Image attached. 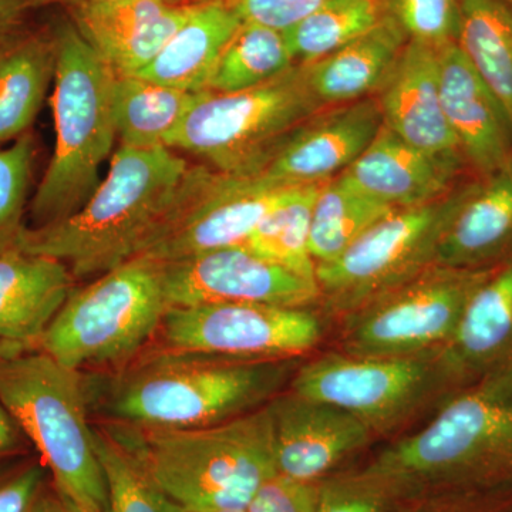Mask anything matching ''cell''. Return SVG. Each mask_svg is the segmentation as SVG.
Here are the masks:
<instances>
[{
    "mask_svg": "<svg viewBox=\"0 0 512 512\" xmlns=\"http://www.w3.org/2000/svg\"><path fill=\"white\" fill-rule=\"evenodd\" d=\"M301 363V357L242 362L157 346L120 369L82 375L89 412L103 423L197 429L261 409L284 392Z\"/></svg>",
    "mask_w": 512,
    "mask_h": 512,
    "instance_id": "1",
    "label": "cell"
},
{
    "mask_svg": "<svg viewBox=\"0 0 512 512\" xmlns=\"http://www.w3.org/2000/svg\"><path fill=\"white\" fill-rule=\"evenodd\" d=\"M187 161L171 148H126L72 217L28 228L19 251L63 262L74 279L97 278L134 258L171 211Z\"/></svg>",
    "mask_w": 512,
    "mask_h": 512,
    "instance_id": "2",
    "label": "cell"
},
{
    "mask_svg": "<svg viewBox=\"0 0 512 512\" xmlns=\"http://www.w3.org/2000/svg\"><path fill=\"white\" fill-rule=\"evenodd\" d=\"M265 406L197 429L99 424L180 510H247L261 485L278 474Z\"/></svg>",
    "mask_w": 512,
    "mask_h": 512,
    "instance_id": "3",
    "label": "cell"
},
{
    "mask_svg": "<svg viewBox=\"0 0 512 512\" xmlns=\"http://www.w3.org/2000/svg\"><path fill=\"white\" fill-rule=\"evenodd\" d=\"M369 466L416 500L512 487V369L448 397L430 423Z\"/></svg>",
    "mask_w": 512,
    "mask_h": 512,
    "instance_id": "4",
    "label": "cell"
},
{
    "mask_svg": "<svg viewBox=\"0 0 512 512\" xmlns=\"http://www.w3.org/2000/svg\"><path fill=\"white\" fill-rule=\"evenodd\" d=\"M56 46L52 97L56 144L32 202V227L76 214L101 183L100 168L117 138L111 92L116 74L70 22L53 30Z\"/></svg>",
    "mask_w": 512,
    "mask_h": 512,
    "instance_id": "5",
    "label": "cell"
},
{
    "mask_svg": "<svg viewBox=\"0 0 512 512\" xmlns=\"http://www.w3.org/2000/svg\"><path fill=\"white\" fill-rule=\"evenodd\" d=\"M0 404L36 447L53 487L84 510L107 512L82 372L39 349L2 356Z\"/></svg>",
    "mask_w": 512,
    "mask_h": 512,
    "instance_id": "6",
    "label": "cell"
},
{
    "mask_svg": "<svg viewBox=\"0 0 512 512\" xmlns=\"http://www.w3.org/2000/svg\"><path fill=\"white\" fill-rule=\"evenodd\" d=\"M168 309L160 262L136 256L74 288L37 349L77 372L120 369L156 339Z\"/></svg>",
    "mask_w": 512,
    "mask_h": 512,
    "instance_id": "7",
    "label": "cell"
},
{
    "mask_svg": "<svg viewBox=\"0 0 512 512\" xmlns=\"http://www.w3.org/2000/svg\"><path fill=\"white\" fill-rule=\"evenodd\" d=\"M323 109L305 67L295 64L242 92H201L167 147L201 157L220 173L251 177Z\"/></svg>",
    "mask_w": 512,
    "mask_h": 512,
    "instance_id": "8",
    "label": "cell"
},
{
    "mask_svg": "<svg viewBox=\"0 0 512 512\" xmlns=\"http://www.w3.org/2000/svg\"><path fill=\"white\" fill-rule=\"evenodd\" d=\"M289 387L352 413L375 436L399 429L431 404L446 402L458 392L443 346L406 356L330 352L301 363Z\"/></svg>",
    "mask_w": 512,
    "mask_h": 512,
    "instance_id": "9",
    "label": "cell"
},
{
    "mask_svg": "<svg viewBox=\"0 0 512 512\" xmlns=\"http://www.w3.org/2000/svg\"><path fill=\"white\" fill-rule=\"evenodd\" d=\"M471 181L429 204L394 208L338 258L316 265L323 312L343 318L436 264L441 238Z\"/></svg>",
    "mask_w": 512,
    "mask_h": 512,
    "instance_id": "10",
    "label": "cell"
},
{
    "mask_svg": "<svg viewBox=\"0 0 512 512\" xmlns=\"http://www.w3.org/2000/svg\"><path fill=\"white\" fill-rule=\"evenodd\" d=\"M491 271L429 266L406 284L340 318V352L406 356L447 345L468 301Z\"/></svg>",
    "mask_w": 512,
    "mask_h": 512,
    "instance_id": "11",
    "label": "cell"
},
{
    "mask_svg": "<svg viewBox=\"0 0 512 512\" xmlns=\"http://www.w3.org/2000/svg\"><path fill=\"white\" fill-rule=\"evenodd\" d=\"M293 187L190 165L173 208L136 256L171 262L245 245L259 222Z\"/></svg>",
    "mask_w": 512,
    "mask_h": 512,
    "instance_id": "12",
    "label": "cell"
},
{
    "mask_svg": "<svg viewBox=\"0 0 512 512\" xmlns=\"http://www.w3.org/2000/svg\"><path fill=\"white\" fill-rule=\"evenodd\" d=\"M323 330L312 308L205 303L168 309L156 338L165 349L262 362L302 357L319 345Z\"/></svg>",
    "mask_w": 512,
    "mask_h": 512,
    "instance_id": "13",
    "label": "cell"
},
{
    "mask_svg": "<svg viewBox=\"0 0 512 512\" xmlns=\"http://www.w3.org/2000/svg\"><path fill=\"white\" fill-rule=\"evenodd\" d=\"M170 308L205 303H265L285 308L319 305L313 279L234 245L160 262Z\"/></svg>",
    "mask_w": 512,
    "mask_h": 512,
    "instance_id": "14",
    "label": "cell"
},
{
    "mask_svg": "<svg viewBox=\"0 0 512 512\" xmlns=\"http://www.w3.org/2000/svg\"><path fill=\"white\" fill-rule=\"evenodd\" d=\"M265 407L276 473L291 480L320 483L375 437L352 413L291 389L276 394Z\"/></svg>",
    "mask_w": 512,
    "mask_h": 512,
    "instance_id": "15",
    "label": "cell"
},
{
    "mask_svg": "<svg viewBox=\"0 0 512 512\" xmlns=\"http://www.w3.org/2000/svg\"><path fill=\"white\" fill-rule=\"evenodd\" d=\"M382 127L376 96L326 107L302 124L251 177L284 187L325 183L345 173Z\"/></svg>",
    "mask_w": 512,
    "mask_h": 512,
    "instance_id": "16",
    "label": "cell"
},
{
    "mask_svg": "<svg viewBox=\"0 0 512 512\" xmlns=\"http://www.w3.org/2000/svg\"><path fill=\"white\" fill-rule=\"evenodd\" d=\"M444 114L467 167L477 178L512 164V117L457 43L440 49Z\"/></svg>",
    "mask_w": 512,
    "mask_h": 512,
    "instance_id": "17",
    "label": "cell"
},
{
    "mask_svg": "<svg viewBox=\"0 0 512 512\" xmlns=\"http://www.w3.org/2000/svg\"><path fill=\"white\" fill-rule=\"evenodd\" d=\"M195 5H171L167 0H110L69 10L73 25L111 72L133 76L156 59L190 18Z\"/></svg>",
    "mask_w": 512,
    "mask_h": 512,
    "instance_id": "18",
    "label": "cell"
},
{
    "mask_svg": "<svg viewBox=\"0 0 512 512\" xmlns=\"http://www.w3.org/2000/svg\"><path fill=\"white\" fill-rule=\"evenodd\" d=\"M467 167L461 156L430 153L380 128L375 140L340 177L392 208L429 204L458 184Z\"/></svg>",
    "mask_w": 512,
    "mask_h": 512,
    "instance_id": "19",
    "label": "cell"
},
{
    "mask_svg": "<svg viewBox=\"0 0 512 512\" xmlns=\"http://www.w3.org/2000/svg\"><path fill=\"white\" fill-rule=\"evenodd\" d=\"M376 99L387 130L421 150L461 156L441 101L440 49L409 40Z\"/></svg>",
    "mask_w": 512,
    "mask_h": 512,
    "instance_id": "20",
    "label": "cell"
},
{
    "mask_svg": "<svg viewBox=\"0 0 512 512\" xmlns=\"http://www.w3.org/2000/svg\"><path fill=\"white\" fill-rule=\"evenodd\" d=\"M443 353L458 392L512 369V261L478 286Z\"/></svg>",
    "mask_w": 512,
    "mask_h": 512,
    "instance_id": "21",
    "label": "cell"
},
{
    "mask_svg": "<svg viewBox=\"0 0 512 512\" xmlns=\"http://www.w3.org/2000/svg\"><path fill=\"white\" fill-rule=\"evenodd\" d=\"M512 261V164L471 181L470 191L450 221L436 264L494 269Z\"/></svg>",
    "mask_w": 512,
    "mask_h": 512,
    "instance_id": "22",
    "label": "cell"
},
{
    "mask_svg": "<svg viewBox=\"0 0 512 512\" xmlns=\"http://www.w3.org/2000/svg\"><path fill=\"white\" fill-rule=\"evenodd\" d=\"M73 289L72 272L57 259L22 251L0 255V342L37 349Z\"/></svg>",
    "mask_w": 512,
    "mask_h": 512,
    "instance_id": "23",
    "label": "cell"
},
{
    "mask_svg": "<svg viewBox=\"0 0 512 512\" xmlns=\"http://www.w3.org/2000/svg\"><path fill=\"white\" fill-rule=\"evenodd\" d=\"M409 39L389 16L336 52L305 67L315 96L325 107L376 96Z\"/></svg>",
    "mask_w": 512,
    "mask_h": 512,
    "instance_id": "24",
    "label": "cell"
},
{
    "mask_svg": "<svg viewBox=\"0 0 512 512\" xmlns=\"http://www.w3.org/2000/svg\"><path fill=\"white\" fill-rule=\"evenodd\" d=\"M241 23L225 0L197 3L156 59L133 76L188 92H205L222 52Z\"/></svg>",
    "mask_w": 512,
    "mask_h": 512,
    "instance_id": "25",
    "label": "cell"
},
{
    "mask_svg": "<svg viewBox=\"0 0 512 512\" xmlns=\"http://www.w3.org/2000/svg\"><path fill=\"white\" fill-rule=\"evenodd\" d=\"M55 70L53 32H18L0 43V148L29 133Z\"/></svg>",
    "mask_w": 512,
    "mask_h": 512,
    "instance_id": "26",
    "label": "cell"
},
{
    "mask_svg": "<svg viewBox=\"0 0 512 512\" xmlns=\"http://www.w3.org/2000/svg\"><path fill=\"white\" fill-rule=\"evenodd\" d=\"M200 93L138 76H116L111 107L120 147H167Z\"/></svg>",
    "mask_w": 512,
    "mask_h": 512,
    "instance_id": "27",
    "label": "cell"
},
{
    "mask_svg": "<svg viewBox=\"0 0 512 512\" xmlns=\"http://www.w3.org/2000/svg\"><path fill=\"white\" fill-rule=\"evenodd\" d=\"M457 46L512 117V9L504 0H460Z\"/></svg>",
    "mask_w": 512,
    "mask_h": 512,
    "instance_id": "28",
    "label": "cell"
},
{
    "mask_svg": "<svg viewBox=\"0 0 512 512\" xmlns=\"http://www.w3.org/2000/svg\"><path fill=\"white\" fill-rule=\"evenodd\" d=\"M394 208L367 197L345 178L323 183L313 205L309 249L316 265L342 255L375 222Z\"/></svg>",
    "mask_w": 512,
    "mask_h": 512,
    "instance_id": "29",
    "label": "cell"
},
{
    "mask_svg": "<svg viewBox=\"0 0 512 512\" xmlns=\"http://www.w3.org/2000/svg\"><path fill=\"white\" fill-rule=\"evenodd\" d=\"M322 185L293 187L259 222L245 247L261 258L316 281V264L309 249V237L313 205Z\"/></svg>",
    "mask_w": 512,
    "mask_h": 512,
    "instance_id": "30",
    "label": "cell"
},
{
    "mask_svg": "<svg viewBox=\"0 0 512 512\" xmlns=\"http://www.w3.org/2000/svg\"><path fill=\"white\" fill-rule=\"evenodd\" d=\"M295 64L284 33L242 22L222 52L207 90L242 92L275 79Z\"/></svg>",
    "mask_w": 512,
    "mask_h": 512,
    "instance_id": "31",
    "label": "cell"
},
{
    "mask_svg": "<svg viewBox=\"0 0 512 512\" xmlns=\"http://www.w3.org/2000/svg\"><path fill=\"white\" fill-rule=\"evenodd\" d=\"M384 16L382 0H326L284 35L295 63L309 64L365 35Z\"/></svg>",
    "mask_w": 512,
    "mask_h": 512,
    "instance_id": "32",
    "label": "cell"
},
{
    "mask_svg": "<svg viewBox=\"0 0 512 512\" xmlns=\"http://www.w3.org/2000/svg\"><path fill=\"white\" fill-rule=\"evenodd\" d=\"M402 484L367 464L319 483L315 512H412L419 503Z\"/></svg>",
    "mask_w": 512,
    "mask_h": 512,
    "instance_id": "33",
    "label": "cell"
},
{
    "mask_svg": "<svg viewBox=\"0 0 512 512\" xmlns=\"http://www.w3.org/2000/svg\"><path fill=\"white\" fill-rule=\"evenodd\" d=\"M97 456L107 484V512H178L146 476L134 458L107 433L93 424Z\"/></svg>",
    "mask_w": 512,
    "mask_h": 512,
    "instance_id": "34",
    "label": "cell"
},
{
    "mask_svg": "<svg viewBox=\"0 0 512 512\" xmlns=\"http://www.w3.org/2000/svg\"><path fill=\"white\" fill-rule=\"evenodd\" d=\"M36 144L32 134L0 148V255L19 251L25 224Z\"/></svg>",
    "mask_w": 512,
    "mask_h": 512,
    "instance_id": "35",
    "label": "cell"
},
{
    "mask_svg": "<svg viewBox=\"0 0 512 512\" xmlns=\"http://www.w3.org/2000/svg\"><path fill=\"white\" fill-rule=\"evenodd\" d=\"M384 12L407 39L441 47L456 43L460 0H382Z\"/></svg>",
    "mask_w": 512,
    "mask_h": 512,
    "instance_id": "36",
    "label": "cell"
},
{
    "mask_svg": "<svg viewBox=\"0 0 512 512\" xmlns=\"http://www.w3.org/2000/svg\"><path fill=\"white\" fill-rule=\"evenodd\" d=\"M49 481L42 460H0V512H29Z\"/></svg>",
    "mask_w": 512,
    "mask_h": 512,
    "instance_id": "37",
    "label": "cell"
},
{
    "mask_svg": "<svg viewBox=\"0 0 512 512\" xmlns=\"http://www.w3.org/2000/svg\"><path fill=\"white\" fill-rule=\"evenodd\" d=\"M326 0H225L241 22L285 33L312 15Z\"/></svg>",
    "mask_w": 512,
    "mask_h": 512,
    "instance_id": "38",
    "label": "cell"
},
{
    "mask_svg": "<svg viewBox=\"0 0 512 512\" xmlns=\"http://www.w3.org/2000/svg\"><path fill=\"white\" fill-rule=\"evenodd\" d=\"M319 498V483H302L276 476L261 485L247 512H315Z\"/></svg>",
    "mask_w": 512,
    "mask_h": 512,
    "instance_id": "39",
    "label": "cell"
},
{
    "mask_svg": "<svg viewBox=\"0 0 512 512\" xmlns=\"http://www.w3.org/2000/svg\"><path fill=\"white\" fill-rule=\"evenodd\" d=\"M497 493L501 491L430 495L421 498L412 512H512L495 498Z\"/></svg>",
    "mask_w": 512,
    "mask_h": 512,
    "instance_id": "40",
    "label": "cell"
},
{
    "mask_svg": "<svg viewBox=\"0 0 512 512\" xmlns=\"http://www.w3.org/2000/svg\"><path fill=\"white\" fill-rule=\"evenodd\" d=\"M29 10L30 0H0V43L19 32Z\"/></svg>",
    "mask_w": 512,
    "mask_h": 512,
    "instance_id": "41",
    "label": "cell"
},
{
    "mask_svg": "<svg viewBox=\"0 0 512 512\" xmlns=\"http://www.w3.org/2000/svg\"><path fill=\"white\" fill-rule=\"evenodd\" d=\"M25 437L18 423L0 404V460L19 453L25 446Z\"/></svg>",
    "mask_w": 512,
    "mask_h": 512,
    "instance_id": "42",
    "label": "cell"
},
{
    "mask_svg": "<svg viewBox=\"0 0 512 512\" xmlns=\"http://www.w3.org/2000/svg\"><path fill=\"white\" fill-rule=\"evenodd\" d=\"M29 512H90L74 504L69 498L63 497L59 491L53 487L52 483L46 485L45 490L30 508Z\"/></svg>",
    "mask_w": 512,
    "mask_h": 512,
    "instance_id": "43",
    "label": "cell"
},
{
    "mask_svg": "<svg viewBox=\"0 0 512 512\" xmlns=\"http://www.w3.org/2000/svg\"><path fill=\"white\" fill-rule=\"evenodd\" d=\"M110 2V0H30V8L39 9L46 6L62 5L72 9L76 6L90 5V3Z\"/></svg>",
    "mask_w": 512,
    "mask_h": 512,
    "instance_id": "44",
    "label": "cell"
},
{
    "mask_svg": "<svg viewBox=\"0 0 512 512\" xmlns=\"http://www.w3.org/2000/svg\"><path fill=\"white\" fill-rule=\"evenodd\" d=\"M32 349L33 348H29V346L19 345V343L0 342V357L19 355V353Z\"/></svg>",
    "mask_w": 512,
    "mask_h": 512,
    "instance_id": "45",
    "label": "cell"
},
{
    "mask_svg": "<svg viewBox=\"0 0 512 512\" xmlns=\"http://www.w3.org/2000/svg\"><path fill=\"white\" fill-rule=\"evenodd\" d=\"M171 5H195V3L205 2V0H167Z\"/></svg>",
    "mask_w": 512,
    "mask_h": 512,
    "instance_id": "46",
    "label": "cell"
},
{
    "mask_svg": "<svg viewBox=\"0 0 512 512\" xmlns=\"http://www.w3.org/2000/svg\"><path fill=\"white\" fill-rule=\"evenodd\" d=\"M178 512H188V511H183V510H180V508H178ZM208 512H247V510H224V511H208Z\"/></svg>",
    "mask_w": 512,
    "mask_h": 512,
    "instance_id": "47",
    "label": "cell"
},
{
    "mask_svg": "<svg viewBox=\"0 0 512 512\" xmlns=\"http://www.w3.org/2000/svg\"><path fill=\"white\" fill-rule=\"evenodd\" d=\"M504 2L512 9V0H504Z\"/></svg>",
    "mask_w": 512,
    "mask_h": 512,
    "instance_id": "48",
    "label": "cell"
}]
</instances>
